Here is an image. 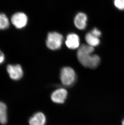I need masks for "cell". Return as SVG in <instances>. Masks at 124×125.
Masks as SVG:
<instances>
[{
	"mask_svg": "<svg viewBox=\"0 0 124 125\" xmlns=\"http://www.w3.org/2000/svg\"><path fill=\"white\" fill-rule=\"evenodd\" d=\"M94 47L89 45H83L79 49L77 58L80 63L86 67L95 69L99 65L100 59L97 55H92Z\"/></svg>",
	"mask_w": 124,
	"mask_h": 125,
	"instance_id": "cell-1",
	"label": "cell"
},
{
	"mask_svg": "<svg viewBox=\"0 0 124 125\" xmlns=\"http://www.w3.org/2000/svg\"><path fill=\"white\" fill-rule=\"evenodd\" d=\"M60 79L62 85L66 87H70L75 82L76 73L71 68L64 67L61 69Z\"/></svg>",
	"mask_w": 124,
	"mask_h": 125,
	"instance_id": "cell-2",
	"label": "cell"
},
{
	"mask_svg": "<svg viewBox=\"0 0 124 125\" xmlns=\"http://www.w3.org/2000/svg\"><path fill=\"white\" fill-rule=\"evenodd\" d=\"M63 40L62 34L57 32L48 33L46 41V45L50 50H58L61 47Z\"/></svg>",
	"mask_w": 124,
	"mask_h": 125,
	"instance_id": "cell-3",
	"label": "cell"
},
{
	"mask_svg": "<svg viewBox=\"0 0 124 125\" xmlns=\"http://www.w3.org/2000/svg\"><path fill=\"white\" fill-rule=\"evenodd\" d=\"M11 21L13 26L17 29H21L27 26L28 18L27 15L24 12H18L12 15Z\"/></svg>",
	"mask_w": 124,
	"mask_h": 125,
	"instance_id": "cell-4",
	"label": "cell"
},
{
	"mask_svg": "<svg viewBox=\"0 0 124 125\" xmlns=\"http://www.w3.org/2000/svg\"><path fill=\"white\" fill-rule=\"evenodd\" d=\"M7 71L10 77L13 80H19L24 75L22 67L19 64H9L7 66Z\"/></svg>",
	"mask_w": 124,
	"mask_h": 125,
	"instance_id": "cell-5",
	"label": "cell"
},
{
	"mask_svg": "<svg viewBox=\"0 0 124 125\" xmlns=\"http://www.w3.org/2000/svg\"><path fill=\"white\" fill-rule=\"evenodd\" d=\"M68 96V92L64 88H59L53 92L51 95L52 101L56 104L64 103Z\"/></svg>",
	"mask_w": 124,
	"mask_h": 125,
	"instance_id": "cell-6",
	"label": "cell"
},
{
	"mask_svg": "<svg viewBox=\"0 0 124 125\" xmlns=\"http://www.w3.org/2000/svg\"><path fill=\"white\" fill-rule=\"evenodd\" d=\"M46 122V116L43 113L37 112L29 120V125H45Z\"/></svg>",
	"mask_w": 124,
	"mask_h": 125,
	"instance_id": "cell-7",
	"label": "cell"
},
{
	"mask_svg": "<svg viewBox=\"0 0 124 125\" xmlns=\"http://www.w3.org/2000/svg\"><path fill=\"white\" fill-rule=\"evenodd\" d=\"M66 45L69 48L74 50L80 45V39L77 34L71 33L69 34L66 41Z\"/></svg>",
	"mask_w": 124,
	"mask_h": 125,
	"instance_id": "cell-8",
	"label": "cell"
},
{
	"mask_svg": "<svg viewBox=\"0 0 124 125\" xmlns=\"http://www.w3.org/2000/svg\"><path fill=\"white\" fill-rule=\"evenodd\" d=\"M87 17L83 13H80L76 15L74 19L75 26L78 29L83 30L86 26Z\"/></svg>",
	"mask_w": 124,
	"mask_h": 125,
	"instance_id": "cell-9",
	"label": "cell"
},
{
	"mask_svg": "<svg viewBox=\"0 0 124 125\" xmlns=\"http://www.w3.org/2000/svg\"><path fill=\"white\" fill-rule=\"evenodd\" d=\"M7 106L5 103L0 101V123L5 125L7 122Z\"/></svg>",
	"mask_w": 124,
	"mask_h": 125,
	"instance_id": "cell-10",
	"label": "cell"
},
{
	"mask_svg": "<svg viewBox=\"0 0 124 125\" xmlns=\"http://www.w3.org/2000/svg\"><path fill=\"white\" fill-rule=\"evenodd\" d=\"M85 39L88 45L92 47L97 46L100 42L99 38L95 37L91 34V32H89L86 34Z\"/></svg>",
	"mask_w": 124,
	"mask_h": 125,
	"instance_id": "cell-11",
	"label": "cell"
},
{
	"mask_svg": "<svg viewBox=\"0 0 124 125\" xmlns=\"http://www.w3.org/2000/svg\"><path fill=\"white\" fill-rule=\"evenodd\" d=\"M9 25V20L7 16L4 13H0V30L7 29Z\"/></svg>",
	"mask_w": 124,
	"mask_h": 125,
	"instance_id": "cell-12",
	"label": "cell"
},
{
	"mask_svg": "<svg viewBox=\"0 0 124 125\" xmlns=\"http://www.w3.org/2000/svg\"><path fill=\"white\" fill-rule=\"evenodd\" d=\"M114 4L115 6L118 10H124V0H115Z\"/></svg>",
	"mask_w": 124,
	"mask_h": 125,
	"instance_id": "cell-13",
	"label": "cell"
},
{
	"mask_svg": "<svg viewBox=\"0 0 124 125\" xmlns=\"http://www.w3.org/2000/svg\"><path fill=\"white\" fill-rule=\"evenodd\" d=\"M91 33L92 35L97 38H98L99 37H100L101 34V32L100 31L96 28H94V29L91 31Z\"/></svg>",
	"mask_w": 124,
	"mask_h": 125,
	"instance_id": "cell-14",
	"label": "cell"
},
{
	"mask_svg": "<svg viewBox=\"0 0 124 125\" xmlns=\"http://www.w3.org/2000/svg\"><path fill=\"white\" fill-rule=\"evenodd\" d=\"M5 60V56L4 53L0 50V64L4 62Z\"/></svg>",
	"mask_w": 124,
	"mask_h": 125,
	"instance_id": "cell-15",
	"label": "cell"
},
{
	"mask_svg": "<svg viewBox=\"0 0 124 125\" xmlns=\"http://www.w3.org/2000/svg\"><path fill=\"white\" fill-rule=\"evenodd\" d=\"M122 125H124V119H123V121H122Z\"/></svg>",
	"mask_w": 124,
	"mask_h": 125,
	"instance_id": "cell-16",
	"label": "cell"
}]
</instances>
